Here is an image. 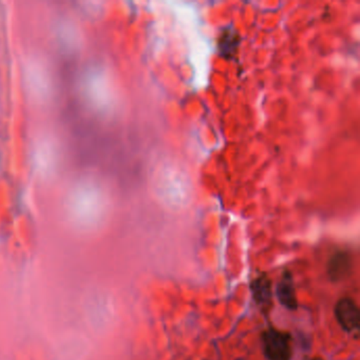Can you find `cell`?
Masks as SVG:
<instances>
[{
	"instance_id": "6da1fadb",
	"label": "cell",
	"mask_w": 360,
	"mask_h": 360,
	"mask_svg": "<svg viewBox=\"0 0 360 360\" xmlns=\"http://www.w3.org/2000/svg\"><path fill=\"white\" fill-rule=\"evenodd\" d=\"M292 339L290 333L269 326L261 335V347L266 360H292Z\"/></svg>"
},
{
	"instance_id": "8992f818",
	"label": "cell",
	"mask_w": 360,
	"mask_h": 360,
	"mask_svg": "<svg viewBox=\"0 0 360 360\" xmlns=\"http://www.w3.org/2000/svg\"><path fill=\"white\" fill-rule=\"evenodd\" d=\"M240 43H241V37L239 33L233 27H227L218 39L217 47H218L219 56L224 60H235Z\"/></svg>"
},
{
	"instance_id": "277c9868",
	"label": "cell",
	"mask_w": 360,
	"mask_h": 360,
	"mask_svg": "<svg viewBox=\"0 0 360 360\" xmlns=\"http://www.w3.org/2000/svg\"><path fill=\"white\" fill-rule=\"evenodd\" d=\"M353 269V259L347 250H338L330 256L326 265L328 279L333 283H340L351 276Z\"/></svg>"
},
{
	"instance_id": "7a4b0ae2",
	"label": "cell",
	"mask_w": 360,
	"mask_h": 360,
	"mask_svg": "<svg viewBox=\"0 0 360 360\" xmlns=\"http://www.w3.org/2000/svg\"><path fill=\"white\" fill-rule=\"evenodd\" d=\"M250 294L260 313L265 318L269 317L274 307V290L271 280L266 274H261L252 279Z\"/></svg>"
},
{
	"instance_id": "3957f363",
	"label": "cell",
	"mask_w": 360,
	"mask_h": 360,
	"mask_svg": "<svg viewBox=\"0 0 360 360\" xmlns=\"http://www.w3.org/2000/svg\"><path fill=\"white\" fill-rule=\"evenodd\" d=\"M334 314L337 323L345 332L354 333L359 328V307L351 297L339 299L335 305Z\"/></svg>"
},
{
	"instance_id": "5b68a950",
	"label": "cell",
	"mask_w": 360,
	"mask_h": 360,
	"mask_svg": "<svg viewBox=\"0 0 360 360\" xmlns=\"http://www.w3.org/2000/svg\"><path fill=\"white\" fill-rule=\"evenodd\" d=\"M276 297L278 302L288 309L296 311L298 309L296 288H295L294 278L288 269H284L281 278L276 286Z\"/></svg>"
}]
</instances>
